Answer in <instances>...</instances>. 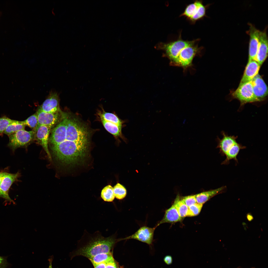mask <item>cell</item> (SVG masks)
<instances>
[{
	"label": "cell",
	"mask_w": 268,
	"mask_h": 268,
	"mask_svg": "<svg viewBox=\"0 0 268 268\" xmlns=\"http://www.w3.org/2000/svg\"><path fill=\"white\" fill-rule=\"evenodd\" d=\"M86 244L71 253V259L76 256H81L89 259L101 253H111L117 240L113 236L105 237L97 234L89 239Z\"/></svg>",
	"instance_id": "cell-1"
},
{
	"label": "cell",
	"mask_w": 268,
	"mask_h": 268,
	"mask_svg": "<svg viewBox=\"0 0 268 268\" xmlns=\"http://www.w3.org/2000/svg\"><path fill=\"white\" fill-rule=\"evenodd\" d=\"M222 138H217L218 142L217 148L219 149L220 153L223 156H225V159L222 163V165L228 164L230 161L234 160L237 163V158L240 150L246 148V147L238 143L236 141L237 137L229 135L224 132L222 133Z\"/></svg>",
	"instance_id": "cell-2"
},
{
	"label": "cell",
	"mask_w": 268,
	"mask_h": 268,
	"mask_svg": "<svg viewBox=\"0 0 268 268\" xmlns=\"http://www.w3.org/2000/svg\"><path fill=\"white\" fill-rule=\"evenodd\" d=\"M101 122L108 132L115 137L123 138L122 129L124 122L115 114L103 111L99 113Z\"/></svg>",
	"instance_id": "cell-3"
},
{
	"label": "cell",
	"mask_w": 268,
	"mask_h": 268,
	"mask_svg": "<svg viewBox=\"0 0 268 268\" xmlns=\"http://www.w3.org/2000/svg\"><path fill=\"white\" fill-rule=\"evenodd\" d=\"M192 41L183 40L180 35L177 39L174 41L166 43H159L156 46V48L164 50L165 55L174 62L181 50Z\"/></svg>",
	"instance_id": "cell-4"
},
{
	"label": "cell",
	"mask_w": 268,
	"mask_h": 268,
	"mask_svg": "<svg viewBox=\"0 0 268 268\" xmlns=\"http://www.w3.org/2000/svg\"><path fill=\"white\" fill-rule=\"evenodd\" d=\"M200 40L199 38L192 40L190 44L181 50L174 62L183 67L190 65L194 58L202 48L199 47Z\"/></svg>",
	"instance_id": "cell-5"
},
{
	"label": "cell",
	"mask_w": 268,
	"mask_h": 268,
	"mask_svg": "<svg viewBox=\"0 0 268 268\" xmlns=\"http://www.w3.org/2000/svg\"><path fill=\"white\" fill-rule=\"evenodd\" d=\"M207 6L205 5L201 0H196L188 5L180 16H184L194 24L206 16Z\"/></svg>",
	"instance_id": "cell-6"
},
{
	"label": "cell",
	"mask_w": 268,
	"mask_h": 268,
	"mask_svg": "<svg viewBox=\"0 0 268 268\" xmlns=\"http://www.w3.org/2000/svg\"><path fill=\"white\" fill-rule=\"evenodd\" d=\"M34 131H27L22 130L8 136L9 140L8 146L14 152L17 148L25 146L34 137Z\"/></svg>",
	"instance_id": "cell-7"
},
{
	"label": "cell",
	"mask_w": 268,
	"mask_h": 268,
	"mask_svg": "<svg viewBox=\"0 0 268 268\" xmlns=\"http://www.w3.org/2000/svg\"><path fill=\"white\" fill-rule=\"evenodd\" d=\"M233 98L238 100L241 105L257 102L254 95L252 80L239 84L232 94Z\"/></svg>",
	"instance_id": "cell-8"
},
{
	"label": "cell",
	"mask_w": 268,
	"mask_h": 268,
	"mask_svg": "<svg viewBox=\"0 0 268 268\" xmlns=\"http://www.w3.org/2000/svg\"><path fill=\"white\" fill-rule=\"evenodd\" d=\"M156 226L150 228L144 226L141 227L134 234L120 240L129 239L137 240L141 242L151 245L153 241L154 232Z\"/></svg>",
	"instance_id": "cell-9"
},
{
	"label": "cell",
	"mask_w": 268,
	"mask_h": 268,
	"mask_svg": "<svg viewBox=\"0 0 268 268\" xmlns=\"http://www.w3.org/2000/svg\"><path fill=\"white\" fill-rule=\"evenodd\" d=\"M249 29L246 32L249 35L248 60H255L258 49L260 31L253 25L249 24Z\"/></svg>",
	"instance_id": "cell-10"
},
{
	"label": "cell",
	"mask_w": 268,
	"mask_h": 268,
	"mask_svg": "<svg viewBox=\"0 0 268 268\" xmlns=\"http://www.w3.org/2000/svg\"><path fill=\"white\" fill-rule=\"evenodd\" d=\"M253 93L257 102L264 100L268 94L267 86L262 77L258 74L252 80Z\"/></svg>",
	"instance_id": "cell-11"
},
{
	"label": "cell",
	"mask_w": 268,
	"mask_h": 268,
	"mask_svg": "<svg viewBox=\"0 0 268 268\" xmlns=\"http://www.w3.org/2000/svg\"><path fill=\"white\" fill-rule=\"evenodd\" d=\"M67 115L52 130L49 140L52 145L59 144L66 140Z\"/></svg>",
	"instance_id": "cell-12"
},
{
	"label": "cell",
	"mask_w": 268,
	"mask_h": 268,
	"mask_svg": "<svg viewBox=\"0 0 268 268\" xmlns=\"http://www.w3.org/2000/svg\"><path fill=\"white\" fill-rule=\"evenodd\" d=\"M268 42L266 30L260 31L258 49L255 60L260 66L265 61L268 55Z\"/></svg>",
	"instance_id": "cell-13"
},
{
	"label": "cell",
	"mask_w": 268,
	"mask_h": 268,
	"mask_svg": "<svg viewBox=\"0 0 268 268\" xmlns=\"http://www.w3.org/2000/svg\"><path fill=\"white\" fill-rule=\"evenodd\" d=\"M51 128L46 126H37L34 130L35 140L43 147L50 158V155L48 148V141Z\"/></svg>",
	"instance_id": "cell-14"
},
{
	"label": "cell",
	"mask_w": 268,
	"mask_h": 268,
	"mask_svg": "<svg viewBox=\"0 0 268 268\" xmlns=\"http://www.w3.org/2000/svg\"><path fill=\"white\" fill-rule=\"evenodd\" d=\"M39 109L46 112H58L59 110V99L57 93L55 92H51Z\"/></svg>",
	"instance_id": "cell-15"
},
{
	"label": "cell",
	"mask_w": 268,
	"mask_h": 268,
	"mask_svg": "<svg viewBox=\"0 0 268 268\" xmlns=\"http://www.w3.org/2000/svg\"><path fill=\"white\" fill-rule=\"evenodd\" d=\"M37 114L38 120L37 126H44L51 128L57 123L59 117L58 112H46L38 109Z\"/></svg>",
	"instance_id": "cell-16"
},
{
	"label": "cell",
	"mask_w": 268,
	"mask_h": 268,
	"mask_svg": "<svg viewBox=\"0 0 268 268\" xmlns=\"http://www.w3.org/2000/svg\"><path fill=\"white\" fill-rule=\"evenodd\" d=\"M260 67L255 60H248L239 84L251 81L258 74Z\"/></svg>",
	"instance_id": "cell-17"
},
{
	"label": "cell",
	"mask_w": 268,
	"mask_h": 268,
	"mask_svg": "<svg viewBox=\"0 0 268 268\" xmlns=\"http://www.w3.org/2000/svg\"><path fill=\"white\" fill-rule=\"evenodd\" d=\"M182 218L180 217L176 207L174 201L173 204L165 212L162 219L158 223L157 227L165 223H174L181 221Z\"/></svg>",
	"instance_id": "cell-18"
},
{
	"label": "cell",
	"mask_w": 268,
	"mask_h": 268,
	"mask_svg": "<svg viewBox=\"0 0 268 268\" xmlns=\"http://www.w3.org/2000/svg\"><path fill=\"white\" fill-rule=\"evenodd\" d=\"M226 189V186H223L215 189L204 191L195 195L197 203L203 204L215 195L224 192Z\"/></svg>",
	"instance_id": "cell-19"
},
{
	"label": "cell",
	"mask_w": 268,
	"mask_h": 268,
	"mask_svg": "<svg viewBox=\"0 0 268 268\" xmlns=\"http://www.w3.org/2000/svg\"><path fill=\"white\" fill-rule=\"evenodd\" d=\"M19 175L18 172L15 173L4 172L0 184V188L7 195H9L8 192L10 187L16 180Z\"/></svg>",
	"instance_id": "cell-20"
},
{
	"label": "cell",
	"mask_w": 268,
	"mask_h": 268,
	"mask_svg": "<svg viewBox=\"0 0 268 268\" xmlns=\"http://www.w3.org/2000/svg\"><path fill=\"white\" fill-rule=\"evenodd\" d=\"M25 126L23 121L13 120L7 127L3 134L8 136L18 131L24 129Z\"/></svg>",
	"instance_id": "cell-21"
},
{
	"label": "cell",
	"mask_w": 268,
	"mask_h": 268,
	"mask_svg": "<svg viewBox=\"0 0 268 268\" xmlns=\"http://www.w3.org/2000/svg\"><path fill=\"white\" fill-rule=\"evenodd\" d=\"M114 259L111 253H101L98 254L89 259L92 264L106 263Z\"/></svg>",
	"instance_id": "cell-22"
},
{
	"label": "cell",
	"mask_w": 268,
	"mask_h": 268,
	"mask_svg": "<svg viewBox=\"0 0 268 268\" xmlns=\"http://www.w3.org/2000/svg\"><path fill=\"white\" fill-rule=\"evenodd\" d=\"M174 201L175 203L176 207L181 218L182 219L187 216L188 207L179 195L177 196Z\"/></svg>",
	"instance_id": "cell-23"
},
{
	"label": "cell",
	"mask_w": 268,
	"mask_h": 268,
	"mask_svg": "<svg viewBox=\"0 0 268 268\" xmlns=\"http://www.w3.org/2000/svg\"><path fill=\"white\" fill-rule=\"evenodd\" d=\"M101 197L104 201H113L115 198L113 187L109 185L104 187L101 191Z\"/></svg>",
	"instance_id": "cell-24"
},
{
	"label": "cell",
	"mask_w": 268,
	"mask_h": 268,
	"mask_svg": "<svg viewBox=\"0 0 268 268\" xmlns=\"http://www.w3.org/2000/svg\"><path fill=\"white\" fill-rule=\"evenodd\" d=\"M113 190L115 197L118 199L122 200L127 195L126 189L120 183H117L114 187Z\"/></svg>",
	"instance_id": "cell-25"
},
{
	"label": "cell",
	"mask_w": 268,
	"mask_h": 268,
	"mask_svg": "<svg viewBox=\"0 0 268 268\" xmlns=\"http://www.w3.org/2000/svg\"><path fill=\"white\" fill-rule=\"evenodd\" d=\"M203 204L196 203L188 207L187 216L192 217L196 216L200 213Z\"/></svg>",
	"instance_id": "cell-26"
},
{
	"label": "cell",
	"mask_w": 268,
	"mask_h": 268,
	"mask_svg": "<svg viewBox=\"0 0 268 268\" xmlns=\"http://www.w3.org/2000/svg\"><path fill=\"white\" fill-rule=\"evenodd\" d=\"M23 122L26 126L31 128L35 129V130L38 124L37 113L31 116Z\"/></svg>",
	"instance_id": "cell-27"
},
{
	"label": "cell",
	"mask_w": 268,
	"mask_h": 268,
	"mask_svg": "<svg viewBox=\"0 0 268 268\" xmlns=\"http://www.w3.org/2000/svg\"><path fill=\"white\" fill-rule=\"evenodd\" d=\"M13 120L5 116L0 117V135H2L7 127Z\"/></svg>",
	"instance_id": "cell-28"
},
{
	"label": "cell",
	"mask_w": 268,
	"mask_h": 268,
	"mask_svg": "<svg viewBox=\"0 0 268 268\" xmlns=\"http://www.w3.org/2000/svg\"><path fill=\"white\" fill-rule=\"evenodd\" d=\"M182 199L188 207L197 203L195 195L185 196L182 198Z\"/></svg>",
	"instance_id": "cell-29"
},
{
	"label": "cell",
	"mask_w": 268,
	"mask_h": 268,
	"mask_svg": "<svg viewBox=\"0 0 268 268\" xmlns=\"http://www.w3.org/2000/svg\"><path fill=\"white\" fill-rule=\"evenodd\" d=\"M8 265L6 258L0 256V268H6Z\"/></svg>",
	"instance_id": "cell-30"
},
{
	"label": "cell",
	"mask_w": 268,
	"mask_h": 268,
	"mask_svg": "<svg viewBox=\"0 0 268 268\" xmlns=\"http://www.w3.org/2000/svg\"><path fill=\"white\" fill-rule=\"evenodd\" d=\"M105 268H118L117 264L113 259L106 263Z\"/></svg>",
	"instance_id": "cell-31"
},
{
	"label": "cell",
	"mask_w": 268,
	"mask_h": 268,
	"mask_svg": "<svg viewBox=\"0 0 268 268\" xmlns=\"http://www.w3.org/2000/svg\"><path fill=\"white\" fill-rule=\"evenodd\" d=\"M0 197L4 199L10 201H13L10 198L9 195L6 194L0 188Z\"/></svg>",
	"instance_id": "cell-32"
},
{
	"label": "cell",
	"mask_w": 268,
	"mask_h": 268,
	"mask_svg": "<svg viewBox=\"0 0 268 268\" xmlns=\"http://www.w3.org/2000/svg\"><path fill=\"white\" fill-rule=\"evenodd\" d=\"M164 260L166 264L168 265H170L172 263V258L171 256L167 255L164 257Z\"/></svg>",
	"instance_id": "cell-33"
},
{
	"label": "cell",
	"mask_w": 268,
	"mask_h": 268,
	"mask_svg": "<svg viewBox=\"0 0 268 268\" xmlns=\"http://www.w3.org/2000/svg\"><path fill=\"white\" fill-rule=\"evenodd\" d=\"M94 268H105L106 263H103L97 264H92Z\"/></svg>",
	"instance_id": "cell-34"
},
{
	"label": "cell",
	"mask_w": 268,
	"mask_h": 268,
	"mask_svg": "<svg viewBox=\"0 0 268 268\" xmlns=\"http://www.w3.org/2000/svg\"><path fill=\"white\" fill-rule=\"evenodd\" d=\"M54 259V256L53 255L50 256L48 259V261H49V265L48 268H53L52 266V262Z\"/></svg>",
	"instance_id": "cell-35"
},
{
	"label": "cell",
	"mask_w": 268,
	"mask_h": 268,
	"mask_svg": "<svg viewBox=\"0 0 268 268\" xmlns=\"http://www.w3.org/2000/svg\"><path fill=\"white\" fill-rule=\"evenodd\" d=\"M247 218L248 221H251L253 219V217L250 213H248L247 215Z\"/></svg>",
	"instance_id": "cell-36"
},
{
	"label": "cell",
	"mask_w": 268,
	"mask_h": 268,
	"mask_svg": "<svg viewBox=\"0 0 268 268\" xmlns=\"http://www.w3.org/2000/svg\"><path fill=\"white\" fill-rule=\"evenodd\" d=\"M4 172H0V184L1 182Z\"/></svg>",
	"instance_id": "cell-37"
}]
</instances>
